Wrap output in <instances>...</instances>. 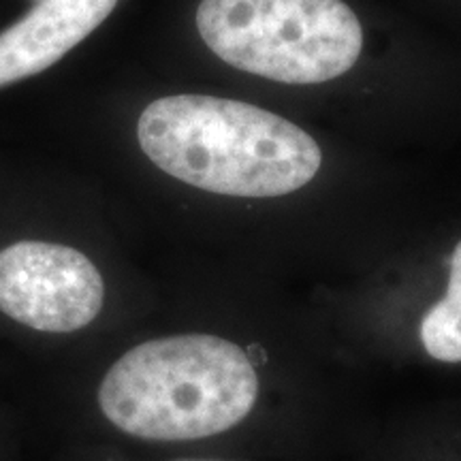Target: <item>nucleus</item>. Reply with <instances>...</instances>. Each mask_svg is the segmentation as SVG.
Wrapping results in <instances>:
<instances>
[{"label": "nucleus", "instance_id": "423d86ee", "mask_svg": "<svg viewBox=\"0 0 461 461\" xmlns=\"http://www.w3.org/2000/svg\"><path fill=\"white\" fill-rule=\"evenodd\" d=\"M420 342L431 359L461 361V240L451 255V274L445 297L431 305L420 321Z\"/></svg>", "mask_w": 461, "mask_h": 461}, {"label": "nucleus", "instance_id": "39448f33", "mask_svg": "<svg viewBox=\"0 0 461 461\" xmlns=\"http://www.w3.org/2000/svg\"><path fill=\"white\" fill-rule=\"evenodd\" d=\"M118 0H41L0 32V88L43 73L95 32Z\"/></svg>", "mask_w": 461, "mask_h": 461}, {"label": "nucleus", "instance_id": "0eeeda50", "mask_svg": "<svg viewBox=\"0 0 461 461\" xmlns=\"http://www.w3.org/2000/svg\"><path fill=\"white\" fill-rule=\"evenodd\" d=\"M14 442H15L14 425H11L7 412L0 408V461L11 459V455H14Z\"/></svg>", "mask_w": 461, "mask_h": 461}, {"label": "nucleus", "instance_id": "6e6552de", "mask_svg": "<svg viewBox=\"0 0 461 461\" xmlns=\"http://www.w3.org/2000/svg\"><path fill=\"white\" fill-rule=\"evenodd\" d=\"M173 461H221V459H173Z\"/></svg>", "mask_w": 461, "mask_h": 461}, {"label": "nucleus", "instance_id": "f257e3e1", "mask_svg": "<svg viewBox=\"0 0 461 461\" xmlns=\"http://www.w3.org/2000/svg\"><path fill=\"white\" fill-rule=\"evenodd\" d=\"M258 376L235 342L171 333L131 344L107 363L88 393L109 429L154 445L222 434L257 403Z\"/></svg>", "mask_w": 461, "mask_h": 461}, {"label": "nucleus", "instance_id": "7ed1b4c3", "mask_svg": "<svg viewBox=\"0 0 461 461\" xmlns=\"http://www.w3.org/2000/svg\"><path fill=\"white\" fill-rule=\"evenodd\" d=\"M197 31L227 65L278 84H322L348 73L363 28L342 0H201Z\"/></svg>", "mask_w": 461, "mask_h": 461}, {"label": "nucleus", "instance_id": "f03ea898", "mask_svg": "<svg viewBox=\"0 0 461 461\" xmlns=\"http://www.w3.org/2000/svg\"><path fill=\"white\" fill-rule=\"evenodd\" d=\"M137 140L167 176L227 197H285L312 182L322 163L319 143L291 120L205 95L152 101Z\"/></svg>", "mask_w": 461, "mask_h": 461}, {"label": "nucleus", "instance_id": "20e7f679", "mask_svg": "<svg viewBox=\"0 0 461 461\" xmlns=\"http://www.w3.org/2000/svg\"><path fill=\"white\" fill-rule=\"evenodd\" d=\"M107 305L105 274L82 248L43 235L0 244V339L39 357L88 336Z\"/></svg>", "mask_w": 461, "mask_h": 461}]
</instances>
